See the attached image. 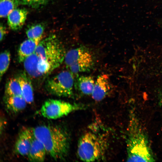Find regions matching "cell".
<instances>
[{"instance_id": "cell-2", "label": "cell", "mask_w": 162, "mask_h": 162, "mask_svg": "<svg viewBox=\"0 0 162 162\" xmlns=\"http://www.w3.org/2000/svg\"><path fill=\"white\" fill-rule=\"evenodd\" d=\"M127 144V161H155L147 136L133 113L130 116Z\"/></svg>"}, {"instance_id": "cell-3", "label": "cell", "mask_w": 162, "mask_h": 162, "mask_svg": "<svg viewBox=\"0 0 162 162\" xmlns=\"http://www.w3.org/2000/svg\"><path fill=\"white\" fill-rule=\"evenodd\" d=\"M107 145L101 136L88 131L84 133L78 142L77 154L84 161L93 162L102 160L105 157Z\"/></svg>"}, {"instance_id": "cell-22", "label": "cell", "mask_w": 162, "mask_h": 162, "mask_svg": "<svg viewBox=\"0 0 162 162\" xmlns=\"http://www.w3.org/2000/svg\"><path fill=\"white\" fill-rule=\"evenodd\" d=\"M7 33L6 28L2 24H1L0 26V40L2 41Z\"/></svg>"}, {"instance_id": "cell-11", "label": "cell", "mask_w": 162, "mask_h": 162, "mask_svg": "<svg viewBox=\"0 0 162 162\" xmlns=\"http://www.w3.org/2000/svg\"><path fill=\"white\" fill-rule=\"evenodd\" d=\"M47 152L42 143L34 136L31 147L27 156L31 162H41L44 160Z\"/></svg>"}, {"instance_id": "cell-21", "label": "cell", "mask_w": 162, "mask_h": 162, "mask_svg": "<svg viewBox=\"0 0 162 162\" xmlns=\"http://www.w3.org/2000/svg\"><path fill=\"white\" fill-rule=\"evenodd\" d=\"M48 0H20L21 4L36 8L46 4Z\"/></svg>"}, {"instance_id": "cell-7", "label": "cell", "mask_w": 162, "mask_h": 162, "mask_svg": "<svg viewBox=\"0 0 162 162\" xmlns=\"http://www.w3.org/2000/svg\"><path fill=\"white\" fill-rule=\"evenodd\" d=\"M64 61L67 67L71 66L79 70L84 69L94 64L91 52L86 48L82 46L68 51L66 53Z\"/></svg>"}, {"instance_id": "cell-15", "label": "cell", "mask_w": 162, "mask_h": 162, "mask_svg": "<svg viewBox=\"0 0 162 162\" xmlns=\"http://www.w3.org/2000/svg\"><path fill=\"white\" fill-rule=\"evenodd\" d=\"M39 60L40 57L34 52L26 58L23 62L26 72L32 77L38 78L42 76L38 69Z\"/></svg>"}, {"instance_id": "cell-9", "label": "cell", "mask_w": 162, "mask_h": 162, "mask_svg": "<svg viewBox=\"0 0 162 162\" xmlns=\"http://www.w3.org/2000/svg\"><path fill=\"white\" fill-rule=\"evenodd\" d=\"M111 89L108 76L104 74L98 76L95 82L92 97L96 101H101L108 95Z\"/></svg>"}, {"instance_id": "cell-5", "label": "cell", "mask_w": 162, "mask_h": 162, "mask_svg": "<svg viewBox=\"0 0 162 162\" xmlns=\"http://www.w3.org/2000/svg\"><path fill=\"white\" fill-rule=\"evenodd\" d=\"M74 84L73 73L70 71H63L47 80L46 88L52 95L70 97L73 95Z\"/></svg>"}, {"instance_id": "cell-10", "label": "cell", "mask_w": 162, "mask_h": 162, "mask_svg": "<svg viewBox=\"0 0 162 162\" xmlns=\"http://www.w3.org/2000/svg\"><path fill=\"white\" fill-rule=\"evenodd\" d=\"M28 11L24 8H16L8 16V24L12 30L16 31L20 29L26 19Z\"/></svg>"}, {"instance_id": "cell-14", "label": "cell", "mask_w": 162, "mask_h": 162, "mask_svg": "<svg viewBox=\"0 0 162 162\" xmlns=\"http://www.w3.org/2000/svg\"><path fill=\"white\" fill-rule=\"evenodd\" d=\"M4 103L6 108L14 113H17L24 109L27 104L22 96H6Z\"/></svg>"}, {"instance_id": "cell-1", "label": "cell", "mask_w": 162, "mask_h": 162, "mask_svg": "<svg viewBox=\"0 0 162 162\" xmlns=\"http://www.w3.org/2000/svg\"><path fill=\"white\" fill-rule=\"evenodd\" d=\"M34 136L44 146L47 152L56 160H63L69 150L70 139L68 132L55 125H42L32 128Z\"/></svg>"}, {"instance_id": "cell-6", "label": "cell", "mask_w": 162, "mask_h": 162, "mask_svg": "<svg viewBox=\"0 0 162 162\" xmlns=\"http://www.w3.org/2000/svg\"><path fill=\"white\" fill-rule=\"evenodd\" d=\"M84 107L82 105L60 100L49 99L46 100L42 105L40 113L42 116L46 118L56 119Z\"/></svg>"}, {"instance_id": "cell-8", "label": "cell", "mask_w": 162, "mask_h": 162, "mask_svg": "<svg viewBox=\"0 0 162 162\" xmlns=\"http://www.w3.org/2000/svg\"><path fill=\"white\" fill-rule=\"evenodd\" d=\"M34 137L32 128L22 129L17 136L14 145L15 151L21 156H27Z\"/></svg>"}, {"instance_id": "cell-12", "label": "cell", "mask_w": 162, "mask_h": 162, "mask_svg": "<svg viewBox=\"0 0 162 162\" xmlns=\"http://www.w3.org/2000/svg\"><path fill=\"white\" fill-rule=\"evenodd\" d=\"M21 86L22 96L27 104L32 103L34 100L31 82L26 73L22 72L16 77Z\"/></svg>"}, {"instance_id": "cell-17", "label": "cell", "mask_w": 162, "mask_h": 162, "mask_svg": "<svg viewBox=\"0 0 162 162\" xmlns=\"http://www.w3.org/2000/svg\"><path fill=\"white\" fill-rule=\"evenodd\" d=\"M44 30L45 27L43 24H34L28 28L26 33L28 39L32 40L39 43L42 40Z\"/></svg>"}, {"instance_id": "cell-13", "label": "cell", "mask_w": 162, "mask_h": 162, "mask_svg": "<svg viewBox=\"0 0 162 162\" xmlns=\"http://www.w3.org/2000/svg\"><path fill=\"white\" fill-rule=\"evenodd\" d=\"M39 43L32 40L28 39L20 45L17 52L19 62H23L25 59L35 52Z\"/></svg>"}, {"instance_id": "cell-19", "label": "cell", "mask_w": 162, "mask_h": 162, "mask_svg": "<svg viewBox=\"0 0 162 162\" xmlns=\"http://www.w3.org/2000/svg\"><path fill=\"white\" fill-rule=\"evenodd\" d=\"M5 94L7 96H22L21 86L16 77L11 78L8 81L5 86Z\"/></svg>"}, {"instance_id": "cell-16", "label": "cell", "mask_w": 162, "mask_h": 162, "mask_svg": "<svg viewBox=\"0 0 162 162\" xmlns=\"http://www.w3.org/2000/svg\"><path fill=\"white\" fill-rule=\"evenodd\" d=\"M95 82L90 76H81L77 79L75 86L77 89L85 95H91L92 92Z\"/></svg>"}, {"instance_id": "cell-20", "label": "cell", "mask_w": 162, "mask_h": 162, "mask_svg": "<svg viewBox=\"0 0 162 162\" xmlns=\"http://www.w3.org/2000/svg\"><path fill=\"white\" fill-rule=\"evenodd\" d=\"M11 59L10 52L8 50H5L2 52L0 56V79L8 69Z\"/></svg>"}, {"instance_id": "cell-4", "label": "cell", "mask_w": 162, "mask_h": 162, "mask_svg": "<svg viewBox=\"0 0 162 162\" xmlns=\"http://www.w3.org/2000/svg\"><path fill=\"white\" fill-rule=\"evenodd\" d=\"M47 62L52 71L58 67L64 61L66 54L62 44L55 35H50L39 43L35 52Z\"/></svg>"}, {"instance_id": "cell-18", "label": "cell", "mask_w": 162, "mask_h": 162, "mask_svg": "<svg viewBox=\"0 0 162 162\" xmlns=\"http://www.w3.org/2000/svg\"><path fill=\"white\" fill-rule=\"evenodd\" d=\"M21 4L20 0H0V16L5 18Z\"/></svg>"}]
</instances>
